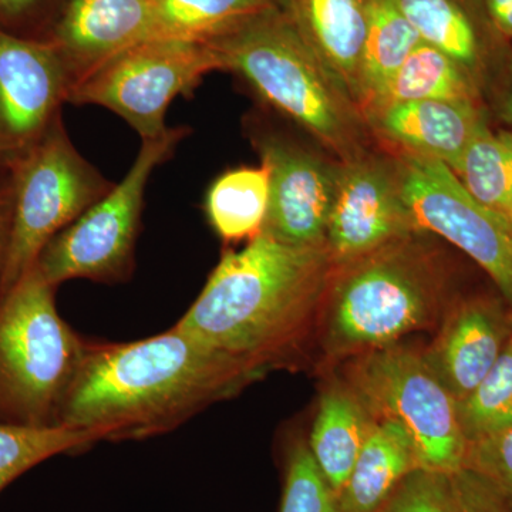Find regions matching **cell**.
Instances as JSON below:
<instances>
[{"label": "cell", "mask_w": 512, "mask_h": 512, "mask_svg": "<svg viewBox=\"0 0 512 512\" xmlns=\"http://www.w3.org/2000/svg\"><path fill=\"white\" fill-rule=\"evenodd\" d=\"M261 377L177 325L134 342H89L59 426L89 431L99 441L150 439Z\"/></svg>", "instance_id": "obj_1"}, {"label": "cell", "mask_w": 512, "mask_h": 512, "mask_svg": "<svg viewBox=\"0 0 512 512\" xmlns=\"http://www.w3.org/2000/svg\"><path fill=\"white\" fill-rule=\"evenodd\" d=\"M332 269L326 247H292L261 232L222 255L175 325L265 376L295 365Z\"/></svg>", "instance_id": "obj_2"}, {"label": "cell", "mask_w": 512, "mask_h": 512, "mask_svg": "<svg viewBox=\"0 0 512 512\" xmlns=\"http://www.w3.org/2000/svg\"><path fill=\"white\" fill-rule=\"evenodd\" d=\"M429 234L414 232L333 266L315 323L328 365L397 345L440 323L450 269Z\"/></svg>", "instance_id": "obj_3"}, {"label": "cell", "mask_w": 512, "mask_h": 512, "mask_svg": "<svg viewBox=\"0 0 512 512\" xmlns=\"http://www.w3.org/2000/svg\"><path fill=\"white\" fill-rule=\"evenodd\" d=\"M207 45L221 70L244 77L340 163L376 146L362 111L284 10L266 9Z\"/></svg>", "instance_id": "obj_4"}, {"label": "cell", "mask_w": 512, "mask_h": 512, "mask_svg": "<svg viewBox=\"0 0 512 512\" xmlns=\"http://www.w3.org/2000/svg\"><path fill=\"white\" fill-rule=\"evenodd\" d=\"M36 266L0 298V423L59 426L89 340L60 316Z\"/></svg>", "instance_id": "obj_5"}, {"label": "cell", "mask_w": 512, "mask_h": 512, "mask_svg": "<svg viewBox=\"0 0 512 512\" xmlns=\"http://www.w3.org/2000/svg\"><path fill=\"white\" fill-rule=\"evenodd\" d=\"M346 363L342 379L375 419L392 420L406 430L420 468L448 476L464 467L468 444L456 400L434 375L423 352L397 343Z\"/></svg>", "instance_id": "obj_6"}, {"label": "cell", "mask_w": 512, "mask_h": 512, "mask_svg": "<svg viewBox=\"0 0 512 512\" xmlns=\"http://www.w3.org/2000/svg\"><path fill=\"white\" fill-rule=\"evenodd\" d=\"M113 185L77 151L55 120L16 167L0 298L36 265L50 239L82 217Z\"/></svg>", "instance_id": "obj_7"}, {"label": "cell", "mask_w": 512, "mask_h": 512, "mask_svg": "<svg viewBox=\"0 0 512 512\" xmlns=\"http://www.w3.org/2000/svg\"><path fill=\"white\" fill-rule=\"evenodd\" d=\"M187 133L170 128L161 137L143 140L126 177L50 239L35 265L50 285L56 288L72 279L116 284L133 272L148 181Z\"/></svg>", "instance_id": "obj_8"}, {"label": "cell", "mask_w": 512, "mask_h": 512, "mask_svg": "<svg viewBox=\"0 0 512 512\" xmlns=\"http://www.w3.org/2000/svg\"><path fill=\"white\" fill-rule=\"evenodd\" d=\"M214 70H221L220 60L205 43L148 39L74 83L67 101L106 107L151 140L170 130L165 126L170 104Z\"/></svg>", "instance_id": "obj_9"}, {"label": "cell", "mask_w": 512, "mask_h": 512, "mask_svg": "<svg viewBox=\"0 0 512 512\" xmlns=\"http://www.w3.org/2000/svg\"><path fill=\"white\" fill-rule=\"evenodd\" d=\"M402 195L417 232L437 235L493 279L512 312V222L471 197L448 165L397 154Z\"/></svg>", "instance_id": "obj_10"}, {"label": "cell", "mask_w": 512, "mask_h": 512, "mask_svg": "<svg viewBox=\"0 0 512 512\" xmlns=\"http://www.w3.org/2000/svg\"><path fill=\"white\" fill-rule=\"evenodd\" d=\"M251 140L269 173L262 234L292 247H326L342 163L326 151L261 127L251 131Z\"/></svg>", "instance_id": "obj_11"}, {"label": "cell", "mask_w": 512, "mask_h": 512, "mask_svg": "<svg viewBox=\"0 0 512 512\" xmlns=\"http://www.w3.org/2000/svg\"><path fill=\"white\" fill-rule=\"evenodd\" d=\"M404 204L397 157L380 147L342 163L338 192L326 232L333 266L343 265L414 234Z\"/></svg>", "instance_id": "obj_12"}, {"label": "cell", "mask_w": 512, "mask_h": 512, "mask_svg": "<svg viewBox=\"0 0 512 512\" xmlns=\"http://www.w3.org/2000/svg\"><path fill=\"white\" fill-rule=\"evenodd\" d=\"M73 84L52 40L29 39L0 28V150L35 146L55 123Z\"/></svg>", "instance_id": "obj_13"}, {"label": "cell", "mask_w": 512, "mask_h": 512, "mask_svg": "<svg viewBox=\"0 0 512 512\" xmlns=\"http://www.w3.org/2000/svg\"><path fill=\"white\" fill-rule=\"evenodd\" d=\"M511 336L512 312L503 298L467 296L450 302L423 356L458 403L493 369Z\"/></svg>", "instance_id": "obj_14"}, {"label": "cell", "mask_w": 512, "mask_h": 512, "mask_svg": "<svg viewBox=\"0 0 512 512\" xmlns=\"http://www.w3.org/2000/svg\"><path fill=\"white\" fill-rule=\"evenodd\" d=\"M423 42L436 47L467 74L481 94L493 90L512 56L483 0H399Z\"/></svg>", "instance_id": "obj_15"}, {"label": "cell", "mask_w": 512, "mask_h": 512, "mask_svg": "<svg viewBox=\"0 0 512 512\" xmlns=\"http://www.w3.org/2000/svg\"><path fill=\"white\" fill-rule=\"evenodd\" d=\"M365 119L380 147L433 158L454 170L487 114L474 101L420 100L370 111Z\"/></svg>", "instance_id": "obj_16"}, {"label": "cell", "mask_w": 512, "mask_h": 512, "mask_svg": "<svg viewBox=\"0 0 512 512\" xmlns=\"http://www.w3.org/2000/svg\"><path fill=\"white\" fill-rule=\"evenodd\" d=\"M148 30L150 0H67L49 40L66 60L74 84L147 40Z\"/></svg>", "instance_id": "obj_17"}, {"label": "cell", "mask_w": 512, "mask_h": 512, "mask_svg": "<svg viewBox=\"0 0 512 512\" xmlns=\"http://www.w3.org/2000/svg\"><path fill=\"white\" fill-rule=\"evenodd\" d=\"M370 2L289 0L285 10L306 45L356 104Z\"/></svg>", "instance_id": "obj_18"}, {"label": "cell", "mask_w": 512, "mask_h": 512, "mask_svg": "<svg viewBox=\"0 0 512 512\" xmlns=\"http://www.w3.org/2000/svg\"><path fill=\"white\" fill-rule=\"evenodd\" d=\"M420 468L409 434L392 420L376 419L348 480L336 495V512H377L400 483Z\"/></svg>", "instance_id": "obj_19"}, {"label": "cell", "mask_w": 512, "mask_h": 512, "mask_svg": "<svg viewBox=\"0 0 512 512\" xmlns=\"http://www.w3.org/2000/svg\"><path fill=\"white\" fill-rule=\"evenodd\" d=\"M375 417L345 380L320 394L308 446L332 490H342L369 436Z\"/></svg>", "instance_id": "obj_20"}, {"label": "cell", "mask_w": 512, "mask_h": 512, "mask_svg": "<svg viewBox=\"0 0 512 512\" xmlns=\"http://www.w3.org/2000/svg\"><path fill=\"white\" fill-rule=\"evenodd\" d=\"M483 99V94L450 57L429 43L421 42L375 99L367 104L363 116L382 107L409 101L458 100L483 104Z\"/></svg>", "instance_id": "obj_21"}, {"label": "cell", "mask_w": 512, "mask_h": 512, "mask_svg": "<svg viewBox=\"0 0 512 512\" xmlns=\"http://www.w3.org/2000/svg\"><path fill=\"white\" fill-rule=\"evenodd\" d=\"M421 42L399 0L370 2L357 94L362 113Z\"/></svg>", "instance_id": "obj_22"}, {"label": "cell", "mask_w": 512, "mask_h": 512, "mask_svg": "<svg viewBox=\"0 0 512 512\" xmlns=\"http://www.w3.org/2000/svg\"><path fill=\"white\" fill-rule=\"evenodd\" d=\"M268 205V170L264 165L241 167L214 181L205 197V214L224 241H251L264 229Z\"/></svg>", "instance_id": "obj_23"}, {"label": "cell", "mask_w": 512, "mask_h": 512, "mask_svg": "<svg viewBox=\"0 0 512 512\" xmlns=\"http://www.w3.org/2000/svg\"><path fill=\"white\" fill-rule=\"evenodd\" d=\"M266 9L262 0H150L148 39L207 45Z\"/></svg>", "instance_id": "obj_24"}, {"label": "cell", "mask_w": 512, "mask_h": 512, "mask_svg": "<svg viewBox=\"0 0 512 512\" xmlns=\"http://www.w3.org/2000/svg\"><path fill=\"white\" fill-rule=\"evenodd\" d=\"M453 173L471 197L491 210L510 215L512 131H494L488 126V120L485 121L468 144Z\"/></svg>", "instance_id": "obj_25"}, {"label": "cell", "mask_w": 512, "mask_h": 512, "mask_svg": "<svg viewBox=\"0 0 512 512\" xmlns=\"http://www.w3.org/2000/svg\"><path fill=\"white\" fill-rule=\"evenodd\" d=\"M100 443L89 431L66 426L26 427L0 423V493L37 464L80 453Z\"/></svg>", "instance_id": "obj_26"}, {"label": "cell", "mask_w": 512, "mask_h": 512, "mask_svg": "<svg viewBox=\"0 0 512 512\" xmlns=\"http://www.w3.org/2000/svg\"><path fill=\"white\" fill-rule=\"evenodd\" d=\"M457 414L467 444L511 429L512 336L493 369L457 403Z\"/></svg>", "instance_id": "obj_27"}, {"label": "cell", "mask_w": 512, "mask_h": 512, "mask_svg": "<svg viewBox=\"0 0 512 512\" xmlns=\"http://www.w3.org/2000/svg\"><path fill=\"white\" fill-rule=\"evenodd\" d=\"M279 512H336V493L305 441H293L285 451Z\"/></svg>", "instance_id": "obj_28"}, {"label": "cell", "mask_w": 512, "mask_h": 512, "mask_svg": "<svg viewBox=\"0 0 512 512\" xmlns=\"http://www.w3.org/2000/svg\"><path fill=\"white\" fill-rule=\"evenodd\" d=\"M464 467L480 474L512 504V427L468 444Z\"/></svg>", "instance_id": "obj_29"}, {"label": "cell", "mask_w": 512, "mask_h": 512, "mask_svg": "<svg viewBox=\"0 0 512 512\" xmlns=\"http://www.w3.org/2000/svg\"><path fill=\"white\" fill-rule=\"evenodd\" d=\"M447 488V474L417 468L377 512H444Z\"/></svg>", "instance_id": "obj_30"}, {"label": "cell", "mask_w": 512, "mask_h": 512, "mask_svg": "<svg viewBox=\"0 0 512 512\" xmlns=\"http://www.w3.org/2000/svg\"><path fill=\"white\" fill-rule=\"evenodd\" d=\"M444 512H512V504L480 474L463 467L448 474Z\"/></svg>", "instance_id": "obj_31"}, {"label": "cell", "mask_w": 512, "mask_h": 512, "mask_svg": "<svg viewBox=\"0 0 512 512\" xmlns=\"http://www.w3.org/2000/svg\"><path fill=\"white\" fill-rule=\"evenodd\" d=\"M49 0H0V28L19 25L45 8Z\"/></svg>", "instance_id": "obj_32"}, {"label": "cell", "mask_w": 512, "mask_h": 512, "mask_svg": "<svg viewBox=\"0 0 512 512\" xmlns=\"http://www.w3.org/2000/svg\"><path fill=\"white\" fill-rule=\"evenodd\" d=\"M483 3L494 29L512 47V0H483Z\"/></svg>", "instance_id": "obj_33"}, {"label": "cell", "mask_w": 512, "mask_h": 512, "mask_svg": "<svg viewBox=\"0 0 512 512\" xmlns=\"http://www.w3.org/2000/svg\"><path fill=\"white\" fill-rule=\"evenodd\" d=\"M493 90H498V114L512 131V56L503 73L495 82Z\"/></svg>", "instance_id": "obj_34"}, {"label": "cell", "mask_w": 512, "mask_h": 512, "mask_svg": "<svg viewBox=\"0 0 512 512\" xmlns=\"http://www.w3.org/2000/svg\"><path fill=\"white\" fill-rule=\"evenodd\" d=\"M10 225H12V194H0V289L8 256Z\"/></svg>", "instance_id": "obj_35"}, {"label": "cell", "mask_w": 512, "mask_h": 512, "mask_svg": "<svg viewBox=\"0 0 512 512\" xmlns=\"http://www.w3.org/2000/svg\"><path fill=\"white\" fill-rule=\"evenodd\" d=\"M262 2L266 3V5L271 6V8L286 10L288 8L289 0H262Z\"/></svg>", "instance_id": "obj_36"}, {"label": "cell", "mask_w": 512, "mask_h": 512, "mask_svg": "<svg viewBox=\"0 0 512 512\" xmlns=\"http://www.w3.org/2000/svg\"><path fill=\"white\" fill-rule=\"evenodd\" d=\"M508 217H510V220L512 222V208H511V211H510V215H508Z\"/></svg>", "instance_id": "obj_37"}]
</instances>
